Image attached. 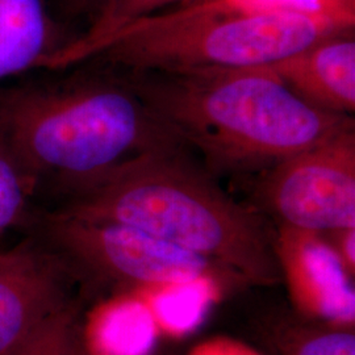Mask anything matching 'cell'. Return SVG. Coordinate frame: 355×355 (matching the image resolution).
Instances as JSON below:
<instances>
[{"instance_id":"6da1fadb","label":"cell","mask_w":355,"mask_h":355,"mask_svg":"<svg viewBox=\"0 0 355 355\" xmlns=\"http://www.w3.org/2000/svg\"><path fill=\"white\" fill-rule=\"evenodd\" d=\"M64 193L54 209L60 214L141 229L228 268L245 284L283 282L265 216L236 202L182 144L137 154Z\"/></svg>"},{"instance_id":"7a4b0ae2","label":"cell","mask_w":355,"mask_h":355,"mask_svg":"<svg viewBox=\"0 0 355 355\" xmlns=\"http://www.w3.org/2000/svg\"><path fill=\"white\" fill-rule=\"evenodd\" d=\"M153 116L215 177L259 174L355 127L296 96L268 67L124 71Z\"/></svg>"},{"instance_id":"3957f363","label":"cell","mask_w":355,"mask_h":355,"mask_svg":"<svg viewBox=\"0 0 355 355\" xmlns=\"http://www.w3.org/2000/svg\"><path fill=\"white\" fill-rule=\"evenodd\" d=\"M0 144L33 184L62 192L129 158L180 144L123 76L0 89Z\"/></svg>"},{"instance_id":"277c9868","label":"cell","mask_w":355,"mask_h":355,"mask_svg":"<svg viewBox=\"0 0 355 355\" xmlns=\"http://www.w3.org/2000/svg\"><path fill=\"white\" fill-rule=\"evenodd\" d=\"M350 29L295 13L168 10L121 28L89 58L124 71L262 67Z\"/></svg>"},{"instance_id":"5b68a950","label":"cell","mask_w":355,"mask_h":355,"mask_svg":"<svg viewBox=\"0 0 355 355\" xmlns=\"http://www.w3.org/2000/svg\"><path fill=\"white\" fill-rule=\"evenodd\" d=\"M29 233L61 257L86 292L161 290L200 282L220 290L245 284L228 268L128 225L53 209L36 211Z\"/></svg>"},{"instance_id":"8992f818","label":"cell","mask_w":355,"mask_h":355,"mask_svg":"<svg viewBox=\"0 0 355 355\" xmlns=\"http://www.w3.org/2000/svg\"><path fill=\"white\" fill-rule=\"evenodd\" d=\"M259 174L257 198L279 227L320 234L355 228V127Z\"/></svg>"},{"instance_id":"52a82bcc","label":"cell","mask_w":355,"mask_h":355,"mask_svg":"<svg viewBox=\"0 0 355 355\" xmlns=\"http://www.w3.org/2000/svg\"><path fill=\"white\" fill-rule=\"evenodd\" d=\"M78 284L61 257L38 236L0 250V354L76 302Z\"/></svg>"},{"instance_id":"ba28073f","label":"cell","mask_w":355,"mask_h":355,"mask_svg":"<svg viewBox=\"0 0 355 355\" xmlns=\"http://www.w3.org/2000/svg\"><path fill=\"white\" fill-rule=\"evenodd\" d=\"M274 249L282 278L288 282L303 312L328 324L353 327V275L322 234L278 227L274 230Z\"/></svg>"},{"instance_id":"9c48e42d","label":"cell","mask_w":355,"mask_h":355,"mask_svg":"<svg viewBox=\"0 0 355 355\" xmlns=\"http://www.w3.org/2000/svg\"><path fill=\"white\" fill-rule=\"evenodd\" d=\"M266 67L306 104L329 114H354V29L321 38Z\"/></svg>"},{"instance_id":"30bf717a","label":"cell","mask_w":355,"mask_h":355,"mask_svg":"<svg viewBox=\"0 0 355 355\" xmlns=\"http://www.w3.org/2000/svg\"><path fill=\"white\" fill-rule=\"evenodd\" d=\"M57 49L42 0H0V79L42 67Z\"/></svg>"},{"instance_id":"8fae6325","label":"cell","mask_w":355,"mask_h":355,"mask_svg":"<svg viewBox=\"0 0 355 355\" xmlns=\"http://www.w3.org/2000/svg\"><path fill=\"white\" fill-rule=\"evenodd\" d=\"M265 334L278 355H355L354 330L349 327L277 315L265 322Z\"/></svg>"},{"instance_id":"7c38bea8","label":"cell","mask_w":355,"mask_h":355,"mask_svg":"<svg viewBox=\"0 0 355 355\" xmlns=\"http://www.w3.org/2000/svg\"><path fill=\"white\" fill-rule=\"evenodd\" d=\"M193 0H112L94 21L83 37L66 44L58 51L57 62L60 66L82 62L89 58L99 45L111 37L121 28L155 13L184 6Z\"/></svg>"},{"instance_id":"4fadbf2b","label":"cell","mask_w":355,"mask_h":355,"mask_svg":"<svg viewBox=\"0 0 355 355\" xmlns=\"http://www.w3.org/2000/svg\"><path fill=\"white\" fill-rule=\"evenodd\" d=\"M173 10L186 12L295 13L355 26V0H193Z\"/></svg>"},{"instance_id":"5bb4252c","label":"cell","mask_w":355,"mask_h":355,"mask_svg":"<svg viewBox=\"0 0 355 355\" xmlns=\"http://www.w3.org/2000/svg\"><path fill=\"white\" fill-rule=\"evenodd\" d=\"M83 337L80 304L76 300L0 355H74Z\"/></svg>"},{"instance_id":"9a60e30c","label":"cell","mask_w":355,"mask_h":355,"mask_svg":"<svg viewBox=\"0 0 355 355\" xmlns=\"http://www.w3.org/2000/svg\"><path fill=\"white\" fill-rule=\"evenodd\" d=\"M33 182L0 144V237L13 229H28L35 221Z\"/></svg>"},{"instance_id":"2e32d148","label":"cell","mask_w":355,"mask_h":355,"mask_svg":"<svg viewBox=\"0 0 355 355\" xmlns=\"http://www.w3.org/2000/svg\"><path fill=\"white\" fill-rule=\"evenodd\" d=\"M154 299V318L165 328L174 331H186L203 318L208 302L214 300L220 288L211 283H190L161 288ZM159 324V325H161Z\"/></svg>"},{"instance_id":"e0dca14e","label":"cell","mask_w":355,"mask_h":355,"mask_svg":"<svg viewBox=\"0 0 355 355\" xmlns=\"http://www.w3.org/2000/svg\"><path fill=\"white\" fill-rule=\"evenodd\" d=\"M340 257L347 271L354 277L355 228L340 229L322 234Z\"/></svg>"},{"instance_id":"ac0fdd59","label":"cell","mask_w":355,"mask_h":355,"mask_svg":"<svg viewBox=\"0 0 355 355\" xmlns=\"http://www.w3.org/2000/svg\"><path fill=\"white\" fill-rule=\"evenodd\" d=\"M64 1L73 11L91 13L92 21H94L112 0H64Z\"/></svg>"},{"instance_id":"d6986e66","label":"cell","mask_w":355,"mask_h":355,"mask_svg":"<svg viewBox=\"0 0 355 355\" xmlns=\"http://www.w3.org/2000/svg\"><path fill=\"white\" fill-rule=\"evenodd\" d=\"M74 355H99L87 343V338H86V334L83 337V340L79 343V346L76 347V353Z\"/></svg>"}]
</instances>
